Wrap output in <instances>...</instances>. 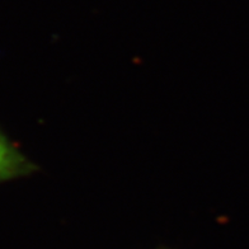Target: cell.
<instances>
[{"label":"cell","instance_id":"cell-1","mask_svg":"<svg viewBox=\"0 0 249 249\" xmlns=\"http://www.w3.org/2000/svg\"><path fill=\"white\" fill-rule=\"evenodd\" d=\"M32 171V164L0 135V180L13 178Z\"/></svg>","mask_w":249,"mask_h":249}]
</instances>
